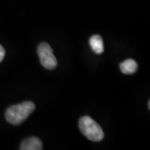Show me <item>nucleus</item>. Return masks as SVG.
<instances>
[{
    "label": "nucleus",
    "mask_w": 150,
    "mask_h": 150,
    "mask_svg": "<svg viewBox=\"0 0 150 150\" xmlns=\"http://www.w3.org/2000/svg\"><path fill=\"white\" fill-rule=\"evenodd\" d=\"M34 109L35 104L31 101L12 105L6 110V120L13 125H19L27 119Z\"/></svg>",
    "instance_id": "1"
},
{
    "label": "nucleus",
    "mask_w": 150,
    "mask_h": 150,
    "mask_svg": "<svg viewBox=\"0 0 150 150\" xmlns=\"http://www.w3.org/2000/svg\"><path fill=\"white\" fill-rule=\"evenodd\" d=\"M79 127L81 133L93 142H99L103 139L104 134L99 124L89 116H83L79 121Z\"/></svg>",
    "instance_id": "2"
},
{
    "label": "nucleus",
    "mask_w": 150,
    "mask_h": 150,
    "mask_svg": "<svg viewBox=\"0 0 150 150\" xmlns=\"http://www.w3.org/2000/svg\"><path fill=\"white\" fill-rule=\"evenodd\" d=\"M38 54L40 59V63L46 69H54L57 64V59L54 56L53 49L47 43H40L38 47Z\"/></svg>",
    "instance_id": "3"
},
{
    "label": "nucleus",
    "mask_w": 150,
    "mask_h": 150,
    "mask_svg": "<svg viewBox=\"0 0 150 150\" xmlns=\"http://www.w3.org/2000/svg\"><path fill=\"white\" fill-rule=\"evenodd\" d=\"M21 150H41L43 149V143L38 138L30 137L24 139L20 145Z\"/></svg>",
    "instance_id": "4"
},
{
    "label": "nucleus",
    "mask_w": 150,
    "mask_h": 150,
    "mask_svg": "<svg viewBox=\"0 0 150 150\" xmlns=\"http://www.w3.org/2000/svg\"><path fill=\"white\" fill-rule=\"evenodd\" d=\"M119 69L124 74H133L138 69V64L134 59H126L119 64Z\"/></svg>",
    "instance_id": "5"
},
{
    "label": "nucleus",
    "mask_w": 150,
    "mask_h": 150,
    "mask_svg": "<svg viewBox=\"0 0 150 150\" xmlns=\"http://www.w3.org/2000/svg\"><path fill=\"white\" fill-rule=\"evenodd\" d=\"M89 45L92 50L96 54H101L104 51L103 47V41L100 35H93L89 39Z\"/></svg>",
    "instance_id": "6"
},
{
    "label": "nucleus",
    "mask_w": 150,
    "mask_h": 150,
    "mask_svg": "<svg viewBox=\"0 0 150 150\" xmlns=\"http://www.w3.org/2000/svg\"><path fill=\"white\" fill-rule=\"evenodd\" d=\"M4 56H5V50H4V48H3L2 45H0V63L3 61Z\"/></svg>",
    "instance_id": "7"
},
{
    "label": "nucleus",
    "mask_w": 150,
    "mask_h": 150,
    "mask_svg": "<svg viewBox=\"0 0 150 150\" xmlns=\"http://www.w3.org/2000/svg\"><path fill=\"white\" fill-rule=\"evenodd\" d=\"M149 109H150V101H149Z\"/></svg>",
    "instance_id": "8"
}]
</instances>
